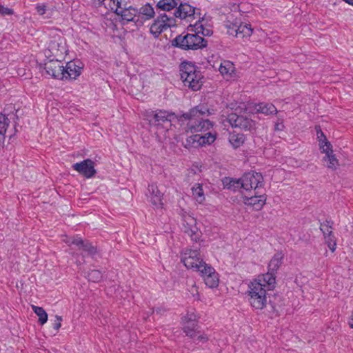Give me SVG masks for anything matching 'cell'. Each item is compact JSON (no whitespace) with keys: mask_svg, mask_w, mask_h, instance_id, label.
Returning a JSON list of instances; mask_svg holds the SVG:
<instances>
[{"mask_svg":"<svg viewBox=\"0 0 353 353\" xmlns=\"http://www.w3.org/2000/svg\"><path fill=\"white\" fill-rule=\"evenodd\" d=\"M275 288L274 283L266 273L259 275L248 284V301L254 308L262 310L267 305L268 292L272 291Z\"/></svg>","mask_w":353,"mask_h":353,"instance_id":"obj_1","label":"cell"},{"mask_svg":"<svg viewBox=\"0 0 353 353\" xmlns=\"http://www.w3.org/2000/svg\"><path fill=\"white\" fill-rule=\"evenodd\" d=\"M180 74L184 86L190 90L198 91L204 85V75L198 68L189 61H184L180 65Z\"/></svg>","mask_w":353,"mask_h":353,"instance_id":"obj_2","label":"cell"},{"mask_svg":"<svg viewBox=\"0 0 353 353\" xmlns=\"http://www.w3.org/2000/svg\"><path fill=\"white\" fill-rule=\"evenodd\" d=\"M316 130L319 147H320L321 153L324 155L326 166L331 169H337L339 165V161L334 152L333 145L324 135L320 126L317 125Z\"/></svg>","mask_w":353,"mask_h":353,"instance_id":"obj_3","label":"cell"},{"mask_svg":"<svg viewBox=\"0 0 353 353\" xmlns=\"http://www.w3.org/2000/svg\"><path fill=\"white\" fill-rule=\"evenodd\" d=\"M176 48L185 51H197L206 48L208 41L196 34H182L174 38L172 42Z\"/></svg>","mask_w":353,"mask_h":353,"instance_id":"obj_4","label":"cell"},{"mask_svg":"<svg viewBox=\"0 0 353 353\" xmlns=\"http://www.w3.org/2000/svg\"><path fill=\"white\" fill-rule=\"evenodd\" d=\"M227 33L237 39H246L251 37L254 29L249 23L238 20L227 23L226 25Z\"/></svg>","mask_w":353,"mask_h":353,"instance_id":"obj_5","label":"cell"},{"mask_svg":"<svg viewBox=\"0 0 353 353\" xmlns=\"http://www.w3.org/2000/svg\"><path fill=\"white\" fill-rule=\"evenodd\" d=\"M180 259L182 263L187 269L196 272L205 262L200 252L198 250L192 248H187L182 251Z\"/></svg>","mask_w":353,"mask_h":353,"instance_id":"obj_6","label":"cell"},{"mask_svg":"<svg viewBox=\"0 0 353 353\" xmlns=\"http://www.w3.org/2000/svg\"><path fill=\"white\" fill-rule=\"evenodd\" d=\"M198 322L199 318L196 313L190 312L184 315L182 318L181 324L182 329L188 337L193 339L201 337V335H199Z\"/></svg>","mask_w":353,"mask_h":353,"instance_id":"obj_7","label":"cell"},{"mask_svg":"<svg viewBox=\"0 0 353 353\" xmlns=\"http://www.w3.org/2000/svg\"><path fill=\"white\" fill-rule=\"evenodd\" d=\"M240 181L242 189L247 191H255L259 189L262 187L264 182L262 174L254 170L245 172L242 178H240Z\"/></svg>","mask_w":353,"mask_h":353,"instance_id":"obj_8","label":"cell"},{"mask_svg":"<svg viewBox=\"0 0 353 353\" xmlns=\"http://www.w3.org/2000/svg\"><path fill=\"white\" fill-rule=\"evenodd\" d=\"M189 30L195 32L196 35H202L204 37H211L214 33L213 21L210 15H205L195 24L190 26Z\"/></svg>","mask_w":353,"mask_h":353,"instance_id":"obj_9","label":"cell"},{"mask_svg":"<svg viewBox=\"0 0 353 353\" xmlns=\"http://www.w3.org/2000/svg\"><path fill=\"white\" fill-rule=\"evenodd\" d=\"M244 112L252 114H261L267 116H274L278 113V110L271 103L252 102L244 106Z\"/></svg>","mask_w":353,"mask_h":353,"instance_id":"obj_10","label":"cell"},{"mask_svg":"<svg viewBox=\"0 0 353 353\" xmlns=\"http://www.w3.org/2000/svg\"><path fill=\"white\" fill-rule=\"evenodd\" d=\"M197 273L202 277L205 285L210 288H216L219 285V277L214 268L206 262L200 267Z\"/></svg>","mask_w":353,"mask_h":353,"instance_id":"obj_11","label":"cell"},{"mask_svg":"<svg viewBox=\"0 0 353 353\" xmlns=\"http://www.w3.org/2000/svg\"><path fill=\"white\" fill-rule=\"evenodd\" d=\"M217 140L216 134L207 133L204 134H196L189 137L186 141L187 147L199 149L211 145Z\"/></svg>","mask_w":353,"mask_h":353,"instance_id":"obj_12","label":"cell"},{"mask_svg":"<svg viewBox=\"0 0 353 353\" xmlns=\"http://www.w3.org/2000/svg\"><path fill=\"white\" fill-rule=\"evenodd\" d=\"M175 24L173 18H168L166 15H162L155 20L150 28V32L155 37H158L167 28Z\"/></svg>","mask_w":353,"mask_h":353,"instance_id":"obj_13","label":"cell"},{"mask_svg":"<svg viewBox=\"0 0 353 353\" xmlns=\"http://www.w3.org/2000/svg\"><path fill=\"white\" fill-rule=\"evenodd\" d=\"M83 64L81 61L74 59L64 66V80H75L82 74Z\"/></svg>","mask_w":353,"mask_h":353,"instance_id":"obj_14","label":"cell"},{"mask_svg":"<svg viewBox=\"0 0 353 353\" xmlns=\"http://www.w3.org/2000/svg\"><path fill=\"white\" fill-rule=\"evenodd\" d=\"M227 121L233 128H239L241 130H251L253 126L254 122L248 117L237 115L236 113H231L227 117Z\"/></svg>","mask_w":353,"mask_h":353,"instance_id":"obj_15","label":"cell"},{"mask_svg":"<svg viewBox=\"0 0 353 353\" xmlns=\"http://www.w3.org/2000/svg\"><path fill=\"white\" fill-rule=\"evenodd\" d=\"M320 230L324 235L328 248L332 252H335L337 249V239L334 233L333 224L329 221L322 222L320 225Z\"/></svg>","mask_w":353,"mask_h":353,"instance_id":"obj_16","label":"cell"},{"mask_svg":"<svg viewBox=\"0 0 353 353\" xmlns=\"http://www.w3.org/2000/svg\"><path fill=\"white\" fill-rule=\"evenodd\" d=\"M73 169L86 179L94 178L97 173L96 164L90 159H84L81 162L76 163L73 166Z\"/></svg>","mask_w":353,"mask_h":353,"instance_id":"obj_17","label":"cell"},{"mask_svg":"<svg viewBox=\"0 0 353 353\" xmlns=\"http://www.w3.org/2000/svg\"><path fill=\"white\" fill-rule=\"evenodd\" d=\"M110 7L111 8L114 12L126 21H134L138 14V11L134 8L129 7L123 9L121 6V3L119 2H111Z\"/></svg>","mask_w":353,"mask_h":353,"instance_id":"obj_18","label":"cell"},{"mask_svg":"<svg viewBox=\"0 0 353 353\" xmlns=\"http://www.w3.org/2000/svg\"><path fill=\"white\" fill-rule=\"evenodd\" d=\"M64 66L62 61H48L45 64V69L53 78L64 79Z\"/></svg>","mask_w":353,"mask_h":353,"instance_id":"obj_19","label":"cell"},{"mask_svg":"<svg viewBox=\"0 0 353 353\" xmlns=\"http://www.w3.org/2000/svg\"><path fill=\"white\" fill-rule=\"evenodd\" d=\"M219 72L226 80H231L237 75V68L231 61L223 60L220 64Z\"/></svg>","mask_w":353,"mask_h":353,"instance_id":"obj_20","label":"cell"},{"mask_svg":"<svg viewBox=\"0 0 353 353\" xmlns=\"http://www.w3.org/2000/svg\"><path fill=\"white\" fill-rule=\"evenodd\" d=\"M267 195H256L250 197H244V204L250 207L252 210L255 211H259L262 210L266 204H267Z\"/></svg>","mask_w":353,"mask_h":353,"instance_id":"obj_21","label":"cell"},{"mask_svg":"<svg viewBox=\"0 0 353 353\" xmlns=\"http://www.w3.org/2000/svg\"><path fill=\"white\" fill-rule=\"evenodd\" d=\"M197 13H199V10L197 8L188 4H182L174 13V16L180 20H186L195 16Z\"/></svg>","mask_w":353,"mask_h":353,"instance_id":"obj_22","label":"cell"},{"mask_svg":"<svg viewBox=\"0 0 353 353\" xmlns=\"http://www.w3.org/2000/svg\"><path fill=\"white\" fill-rule=\"evenodd\" d=\"M68 241H69L71 244L78 248L79 249L88 252L90 255H95V254H96V247H95L94 245L89 242V241L84 240V239L81 238V237H70Z\"/></svg>","mask_w":353,"mask_h":353,"instance_id":"obj_23","label":"cell"},{"mask_svg":"<svg viewBox=\"0 0 353 353\" xmlns=\"http://www.w3.org/2000/svg\"><path fill=\"white\" fill-rule=\"evenodd\" d=\"M214 124L212 121L208 119H202V120L197 121L191 127L190 131L192 133L205 132L213 128Z\"/></svg>","mask_w":353,"mask_h":353,"instance_id":"obj_24","label":"cell"},{"mask_svg":"<svg viewBox=\"0 0 353 353\" xmlns=\"http://www.w3.org/2000/svg\"><path fill=\"white\" fill-rule=\"evenodd\" d=\"M10 125V119L7 115L0 113V147L5 146L6 135Z\"/></svg>","mask_w":353,"mask_h":353,"instance_id":"obj_25","label":"cell"},{"mask_svg":"<svg viewBox=\"0 0 353 353\" xmlns=\"http://www.w3.org/2000/svg\"><path fill=\"white\" fill-rule=\"evenodd\" d=\"M149 192L152 204L155 206L159 207V208H162L163 206V197L158 188L155 185L150 186Z\"/></svg>","mask_w":353,"mask_h":353,"instance_id":"obj_26","label":"cell"},{"mask_svg":"<svg viewBox=\"0 0 353 353\" xmlns=\"http://www.w3.org/2000/svg\"><path fill=\"white\" fill-rule=\"evenodd\" d=\"M284 253L282 251H278L274 255V257L271 260L269 265V271L268 272L272 274L277 275L278 269L282 265L283 259H284Z\"/></svg>","mask_w":353,"mask_h":353,"instance_id":"obj_27","label":"cell"},{"mask_svg":"<svg viewBox=\"0 0 353 353\" xmlns=\"http://www.w3.org/2000/svg\"><path fill=\"white\" fill-rule=\"evenodd\" d=\"M246 140V136L243 134H238V133L233 132L230 134L229 137V142L232 146L233 149H239L244 145L245 142Z\"/></svg>","mask_w":353,"mask_h":353,"instance_id":"obj_28","label":"cell"},{"mask_svg":"<svg viewBox=\"0 0 353 353\" xmlns=\"http://www.w3.org/2000/svg\"><path fill=\"white\" fill-rule=\"evenodd\" d=\"M222 184L225 189L229 191H236L242 189L240 179L231 178V176H226L222 180Z\"/></svg>","mask_w":353,"mask_h":353,"instance_id":"obj_29","label":"cell"},{"mask_svg":"<svg viewBox=\"0 0 353 353\" xmlns=\"http://www.w3.org/2000/svg\"><path fill=\"white\" fill-rule=\"evenodd\" d=\"M192 194L197 203L203 204L205 201V194L202 184H196L192 187Z\"/></svg>","mask_w":353,"mask_h":353,"instance_id":"obj_30","label":"cell"},{"mask_svg":"<svg viewBox=\"0 0 353 353\" xmlns=\"http://www.w3.org/2000/svg\"><path fill=\"white\" fill-rule=\"evenodd\" d=\"M31 308L33 312L35 313L38 318V322L41 326L45 325L49 320L48 313L41 307L37 305H31Z\"/></svg>","mask_w":353,"mask_h":353,"instance_id":"obj_31","label":"cell"},{"mask_svg":"<svg viewBox=\"0 0 353 353\" xmlns=\"http://www.w3.org/2000/svg\"><path fill=\"white\" fill-rule=\"evenodd\" d=\"M176 5L178 4L174 0H163V1L159 2L157 3V8L163 11L168 12V11L173 10L174 8L176 7Z\"/></svg>","mask_w":353,"mask_h":353,"instance_id":"obj_32","label":"cell"},{"mask_svg":"<svg viewBox=\"0 0 353 353\" xmlns=\"http://www.w3.org/2000/svg\"><path fill=\"white\" fill-rule=\"evenodd\" d=\"M189 114H191L192 116H196V115H200V116H205V115H209L211 114V111L209 108L206 105H199L195 107L194 109H191Z\"/></svg>","mask_w":353,"mask_h":353,"instance_id":"obj_33","label":"cell"},{"mask_svg":"<svg viewBox=\"0 0 353 353\" xmlns=\"http://www.w3.org/2000/svg\"><path fill=\"white\" fill-rule=\"evenodd\" d=\"M139 13L140 14L144 16L147 20L154 18L155 15L154 9H153V8L149 4L144 5L143 7L140 9Z\"/></svg>","mask_w":353,"mask_h":353,"instance_id":"obj_34","label":"cell"},{"mask_svg":"<svg viewBox=\"0 0 353 353\" xmlns=\"http://www.w3.org/2000/svg\"><path fill=\"white\" fill-rule=\"evenodd\" d=\"M14 14V11L10 8L3 7L0 5V15H11Z\"/></svg>","mask_w":353,"mask_h":353,"instance_id":"obj_35","label":"cell"},{"mask_svg":"<svg viewBox=\"0 0 353 353\" xmlns=\"http://www.w3.org/2000/svg\"><path fill=\"white\" fill-rule=\"evenodd\" d=\"M62 318L61 316H56V320L54 321L53 324V327L56 331H59L61 326H62Z\"/></svg>","mask_w":353,"mask_h":353,"instance_id":"obj_36","label":"cell"},{"mask_svg":"<svg viewBox=\"0 0 353 353\" xmlns=\"http://www.w3.org/2000/svg\"><path fill=\"white\" fill-rule=\"evenodd\" d=\"M47 7L45 5H38L36 7V11L38 14L40 15H45L47 12Z\"/></svg>","mask_w":353,"mask_h":353,"instance_id":"obj_37","label":"cell"},{"mask_svg":"<svg viewBox=\"0 0 353 353\" xmlns=\"http://www.w3.org/2000/svg\"><path fill=\"white\" fill-rule=\"evenodd\" d=\"M344 3H346V4H348V5H350V6H352V5H353L352 2H351V1H350V2H349V1H345Z\"/></svg>","mask_w":353,"mask_h":353,"instance_id":"obj_38","label":"cell"}]
</instances>
